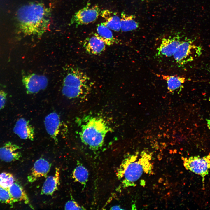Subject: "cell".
<instances>
[{
  "mask_svg": "<svg viewBox=\"0 0 210 210\" xmlns=\"http://www.w3.org/2000/svg\"><path fill=\"white\" fill-rule=\"evenodd\" d=\"M16 18L19 27L24 34L40 37L49 28L51 10L44 4L31 2L20 7Z\"/></svg>",
  "mask_w": 210,
  "mask_h": 210,
  "instance_id": "cell-1",
  "label": "cell"
},
{
  "mask_svg": "<svg viewBox=\"0 0 210 210\" xmlns=\"http://www.w3.org/2000/svg\"><path fill=\"white\" fill-rule=\"evenodd\" d=\"M152 154L142 151L138 154L128 155L123 160L116 170L117 176L123 188L135 186V182L144 173L151 174L153 166L150 162Z\"/></svg>",
  "mask_w": 210,
  "mask_h": 210,
  "instance_id": "cell-2",
  "label": "cell"
},
{
  "mask_svg": "<svg viewBox=\"0 0 210 210\" xmlns=\"http://www.w3.org/2000/svg\"><path fill=\"white\" fill-rule=\"evenodd\" d=\"M110 128L105 120L98 117L88 118L81 126L79 135L82 142L93 150L100 148Z\"/></svg>",
  "mask_w": 210,
  "mask_h": 210,
  "instance_id": "cell-3",
  "label": "cell"
},
{
  "mask_svg": "<svg viewBox=\"0 0 210 210\" xmlns=\"http://www.w3.org/2000/svg\"><path fill=\"white\" fill-rule=\"evenodd\" d=\"M91 82L83 71L76 67L70 68L64 79L62 93L70 99L85 97L90 90Z\"/></svg>",
  "mask_w": 210,
  "mask_h": 210,
  "instance_id": "cell-4",
  "label": "cell"
},
{
  "mask_svg": "<svg viewBox=\"0 0 210 210\" xmlns=\"http://www.w3.org/2000/svg\"><path fill=\"white\" fill-rule=\"evenodd\" d=\"M202 53L201 46L194 44L192 40L186 39L181 41L173 56L176 63L182 66L199 57Z\"/></svg>",
  "mask_w": 210,
  "mask_h": 210,
  "instance_id": "cell-5",
  "label": "cell"
},
{
  "mask_svg": "<svg viewBox=\"0 0 210 210\" xmlns=\"http://www.w3.org/2000/svg\"><path fill=\"white\" fill-rule=\"evenodd\" d=\"M185 168L201 176L204 182L205 177L210 169V155L202 157L199 156H192L183 158Z\"/></svg>",
  "mask_w": 210,
  "mask_h": 210,
  "instance_id": "cell-6",
  "label": "cell"
},
{
  "mask_svg": "<svg viewBox=\"0 0 210 210\" xmlns=\"http://www.w3.org/2000/svg\"><path fill=\"white\" fill-rule=\"evenodd\" d=\"M100 8L97 5H89L77 12L72 17L71 23L76 26L86 25L93 22L100 14Z\"/></svg>",
  "mask_w": 210,
  "mask_h": 210,
  "instance_id": "cell-7",
  "label": "cell"
},
{
  "mask_svg": "<svg viewBox=\"0 0 210 210\" xmlns=\"http://www.w3.org/2000/svg\"><path fill=\"white\" fill-rule=\"evenodd\" d=\"M22 82L27 93L34 94L45 89L48 81L46 76L33 73L24 76Z\"/></svg>",
  "mask_w": 210,
  "mask_h": 210,
  "instance_id": "cell-8",
  "label": "cell"
},
{
  "mask_svg": "<svg viewBox=\"0 0 210 210\" xmlns=\"http://www.w3.org/2000/svg\"><path fill=\"white\" fill-rule=\"evenodd\" d=\"M181 41L178 36L163 38L157 49V56L160 57L173 56Z\"/></svg>",
  "mask_w": 210,
  "mask_h": 210,
  "instance_id": "cell-9",
  "label": "cell"
},
{
  "mask_svg": "<svg viewBox=\"0 0 210 210\" xmlns=\"http://www.w3.org/2000/svg\"><path fill=\"white\" fill-rule=\"evenodd\" d=\"M51 167V164L46 160L40 158L34 163L31 172L27 176V180L30 183L36 181L38 178L46 177Z\"/></svg>",
  "mask_w": 210,
  "mask_h": 210,
  "instance_id": "cell-10",
  "label": "cell"
},
{
  "mask_svg": "<svg viewBox=\"0 0 210 210\" xmlns=\"http://www.w3.org/2000/svg\"><path fill=\"white\" fill-rule=\"evenodd\" d=\"M61 121L59 115L53 112L47 115L45 118L44 125L46 131L56 143L60 132Z\"/></svg>",
  "mask_w": 210,
  "mask_h": 210,
  "instance_id": "cell-11",
  "label": "cell"
},
{
  "mask_svg": "<svg viewBox=\"0 0 210 210\" xmlns=\"http://www.w3.org/2000/svg\"><path fill=\"white\" fill-rule=\"evenodd\" d=\"M14 133L20 138L33 141L34 137V131L29 121L21 118L17 121L13 129Z\"/></svg>",
  "mask_w": 210,
  "mask_h": 210,
  "instance_id": "cell-12",
  "label": "cell"
},
{
  "mask_svg": "<svg viewBox=\"0 0 210 210\" xmlns=\"http://www.w3.org/2000/svg\"><path fill=\"white\" fill-rule=\"evenodd\" d=\"M106 45L101 39L94 34L84 41L83 47L86 52L90 55H99L106 50Z\"/></svg>",
  "mask_w": 210,
  "mask_h": 210,
  "instance_id": "cell-13",
  "label": "cell"
},
{
  "mask_svg": "<svg viewBox=\"0 0 210 210\" xmlns=\"http://www.w3.org/2000/svg\"><path fill=\"white\" fill-rule=\"evenodd\" d=\"M21 149L19 146L8 142L0 148V159L6 162L18 160L21 156L20 152L18 151Z\"/></svg>",
  "mask_w": 210,
  "mask_h": 210,
  "instance_id": "cell-14",
  "label": "cell"
},
{
  "mask_svg": "<svg viewBox=\"0 0 210 210\" xmlns=\"http://www.w3.org/2000/svg\"><path fill=\"white\" fill-rule=\"evenodd\" d=\"M60 169L56 167L54 175L47 178L42 186L41 194L52 195L58 189L60 184Z\"/></svg>",
  "mask_w": 210,
  "mask_h": 210,
  "instance_id": "cell-15",
  "label": "cell"
},
{
  "mask_svg": "<svg viewBox=\"0 0 210 210\" xmlns=\"http://www.w3.org/2000/svg\"><path fill=\"white\" fill-rule=\"evenodd\" d=\"M101 16L105 21L102 23L111 30L119 32L120 30V17L116 12L106 9L101 11Z\"/></svg>",
  "mask_w": 210,
  "mask_h": 210,
  "instance_id": "cell-16",
  "label": "cell"
},
{
  "mask_svg": "<svg viewBox=\"0 0 210 210\" xmlns=\"http://www.w3.org/2000/svg\"><path fill=\"white\" fill-rule=\"evenodd\" d=\"M161 77L166 82L167 89L171 93L179 89H182L183 87V84L186 81V78L180 76L162 75Z\"/></svg>",
  "mask_w": 210,
  "mask_h": 210,
  "instance_id": "cell-17",
  "label": "cell"
},
{
  "mask_svg": "<svg viewBox=\"0 0 210 210\" xmlns=\"http://www.w3.org/2000/svg\"><path fill=\"white\" fill-rule=\"evenodd\" d=\"M8 189L14 203L23 201L26 204H29L27 194L23 188L18 183L14 182Z\"/></svg>",
  "mask_w": 210,
  "mask_h": 210,
  "instance_id": "cell-18",
  "label": "cell"
},
{
  "mask_svg": "<svg viewBox=\"0 0 210 210\" xmlns=\"http://www.w3.org/2000/svg\"><path fill=\"white\" fill-rule=\"evenodd\" d=\"M97 32L94 34L103 41L106 45L111 46L116 42L111 30L102 23L97 26Z\"/></svg>",
  "mask_w": 210,
  "mask_h": 210,
  "instance_id": "cell-19",
  "label": "cell"
},
{
  "mask_svg": "<svg viewBox=\"0 0 210 210\" xmlns=\"http://www.w3.org/2000/svg\"><path fill=\"white\" fill-rule=\"evenodd\" d=\"M120 30L123 32L134 30L139 27V23L134 15L127 14L122 12L120 17Z\"/></svg>",
  "mask_w": 210,
  "mask_h": 210,
  "instance_id": "cell-20",
  "label": "cell"
},
{
  "mask_svg": "<svg viewBox=\"0 0 210 210\" xmlns=\"http://www.w3.org/2000/svg\"><path fill=\"white\" fill-rule=\"evenodd\" d=\"M72 177L76 182H78L85 186L88 181L89 172L87 169L81 164H79L74 169Z\"/></svg>",
  "mask_w": 210,
  "mask_h": 210,
  "instance_id": "cell-21",
  "label": "cell"
},
{
  "mask_svg": "<svg viewBox=\"0 0 210 210\" xmlns=\"http://www.w3.org/2000/svg\"><path fill=\"white\" fill-rule=\"evenodd\" d=\"M13 176L9 173L2 172L0 174V185L8 189L14 182Z\"/></svg>",
  "mask_w": 210,
  "mask_h": 210,
  "instance_id": "cell-22",
  "label": "cell"
},
{
  "mask_svg": "<svg viewBox=\"0 0 210 210\" xmlns=\"http://www.w3.org/2000/svg\"><path fill=\"white\" fill-rule=\"evenodd\" d=\"M0 201L10 205L14 203L8 189L0 185Z\"/></svg>",
  "mask_w": 210,
  "mask_h": 210,
  "instance_id": "cell-23",
  "label": "cell"
},
{
  "mask_svg": "<svg viewBox=\"0 0 210 210\" xmlns=\"http://www.w3.org/2000/svg\"><path fill=\"white\" fill-rule=\"evenodd\" d=\"M65 210H83L85 209L80 206L74 200L68 201L64 206Z\"/></svg>",
  "mask_w": 210,
  "mask_h": 210,
  "instance_id": "cell-24",
  "label": "cell"
},
{
  "mask_svg": "<svg viewBox=\"0 0 210 210\" xmlns=\"http://www.w3.org/2000/svg\"><path fill=\"white\" fill-rule=\"evenodd\" d=\"M6 94L0 89V110L4 108L6 100Z\"/></svg>",
  "mask_w": 210,
  "mask_h": 210,
  "instance_id": "cell-25",
  "label": "cell"
},
{
  "mask_svg": "<svg viewBox=\"0 0 210 210\" xmlns=\"http://www.w3.org/2000/svg\"><path fill=\"white\" fill-rule=\"evenodd\" d=\"M111 209L112 210H121V209H122L121 208V207H120L118 205H116L115 206H112L111 208Z\"/></svg>",
  "mask_w": 210,
  "mask_h": 210,
  "instance_id": "cell-26",
  "label": "cell"
},
{
  "mask_svg": "<svg viewBox=\"0 0 210 210\" xmlns=\"http://www.w3.org/2000/svg\"><path fill=\"white\" fill-rule=\"evenodd\" d=\"M207 124L208 127L209 128L210 127V120H208Z\"/></svg>",
  "mask_w": 210,
  "mask_h": 210,
  "instance_id": "cell-27",
  "label": "cell"
},
{
  "mask_svg": "<svg viewBox=\"0 0 210 210\" xmlns=\"http://www.w3.org/2000/svg\"><path fill=\"white\" fill-rule=\"evenodd\" d=\"M209 101H210V97H209Z\"/></svg>",
  "mask_w": 210,
  "mask_h": 210,
  "instance_id": "cell-28",
  "label": "cell"
}]
</instances>
